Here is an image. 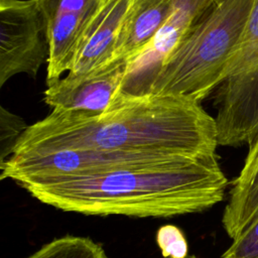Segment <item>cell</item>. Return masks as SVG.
Masks as SVG:
<instances>
[{"label":"cell","mask_w":258,"mask_h":258,"mask_svg":"<svg viewBox=\"0 0 258 258\" xmlns=\"http://www.w3.org/2000/svg\"><path fill=\"white\" fill-rule=\"evenodd\" d=\"M217 146L216 120L200 102L119 92L98 116L51 110L27 127L12 154L99 150L200 158L215 155Z\"/></svg>","instance_id":"obj_1"},{"label":"cell","mask_w":258,"mask_h":258,"mask_svg":"<svg viewBox=\"0 0 258 258\" xmlns=\"http://www.w3.org/2000/svg\"><path fill=\"white\" fill-rule=\"evenodd\" d=\"M228 179L217 154L19 184L42 204L88 216L171 218L222 202Z\"/></svg>","instance_id":"obj_2"},{"label":"cell","mask_w":258,"mask_h":258,"mask_svg":"<svg viewBox=\"0 0 258 258\" xmlns=\"http://www.w3.org/2000/svg\"><path fill=\"white\" fill-rule=\"evenodd\" d=\"M255 0H209L163 61L148 94L197 102L221 85Z\"/></svg>","instance_id":"obj_3"},{"label":"cell","mask_w":258,"mask_h":258,"mask_svg":"<svg viewBox=\"0 0 258 258\" xmlns=\"http://www.w3.org/2000/svg\"><path fill=\"white\" fill-rule=\"evenodd\" d=\"M217 106L218 145L249 144L258 131V0L228 60Z\"/></svg>","instance_id":"obj_4"},{"label":"cell","mask_w":258,"mask_h":258,"mask_svg":"<svg viewBox=\"0 0 258 258\" xmlns=\"http://www.w3.org/2000/svg\"><path fill=\"white\" fill-rule=\"evenodd\" d=\"M48 52L46 23L35 0L0 4V86L22 73L35 78Z\"/></svg>","instance_id":"obj_5"},{"label":"cell","mask_w":258,"mask_h":258,"mask_svg":"<svg viewBox=\"0 0 258 258\" xmlns=\"http://www.w3.org/2000/svg\"><path fill=\"white\" fill-rule=\"evenodd\" d=\"M129 61L116 58L88 73L59 79L43 92L53 111L98 116L105 113L123 87Z\"/></svg>","instance_id":"obj_6"},{"label":"cell","mask_w":258,"mask_h":258,"mask_svg":"<svg viewBox=\"0 0 258 258\" xmlns=\"http://www.w3.org/2000/svg\"><path fill=\"white\" fill-rule=\"evenodd\" d=\"M209 0H177L176 8L149 46L129 62L120 92L130 95L148 94L163 61L187 30L200 9Z\"/></svg>","instance_id":"obj_7"},{"label":"cell","mask_w":258,"mask_h":258,"mask_svg":"<svg viewBox=\"0 0 258 258\" xmlns=\"http://www.w3.org/2000/svg\"><path fill=\"white\" fill-rule=\"evenodd\" d=\"M133 1L104 0L81 40L69 74L88 73L113 60L122 25Z\"/></svg>","instance_id":"obj_8"},{"label":"cell","mask_w":258,"mask_h":258,"mask_svg":"<svg viewBox=\"0 0 258 258\" xmlns=\"http://www.w3.org/2000/svg\"><path fill=\"white\" fill-rule=\"evenodd\" d=\"M177 0H134L122 25L114 58L131 62L152 42L173 14Z\"/></svg>","instance_id":"obj_9"},{"label":"cell","mask_w":258,"mask_h":258,"mask_svg":"<svg viewBox=\"0 0 258 258\" xmlns=\"http://www.w3.org/2000/svg\"><path fill=\"white\" fill-rule=\"evenodd\" d=\"M229 194L222 224L234 240L258 221V131L249 143L244 165Z\"/></svg>","instance_id":"obj_10"},{"label":"cell","mask_w":258,"mask_h":258,"mask_svg":"<svg viewBox=\"0 0 258 258\" xmlns=\"http://www.w3.org/2000/svg\"><path fill=\"white\" fill-rule=\"evenodd\" d=\"M27 258H111L89 237L66 235L44 244Z\"/></svg>","instance_id":"obj_11"},{"label":"cell","mask_w":258,"mask_h":258,"mask_svg":"<svg viewBox=\"0 0 258 258\" xmlns=\"http://www.w3.org/2000/svg\"><path fill=\"white\" fill-rule=\"evenodd\" d=\"M27 127L28 125L20 116L3 106L0 107V164L12 154L17 141Z\"/></svg>","instance_id":"obj_12"},{"label":"cell","mask_w":258,"mask_h":258,"mask_svg":"<svg viewBox=\"0 0 258 258\" xmlns=\"http://www.w3.org/2000/svg\"><path fill=\"white\" fill-rule=\"evenodd\" d=\"M156 241L163 258H183L188 255L186 240L182 232L173 225L161 227L157 232Z\"/></svg>","instance_id":"obj_13"},{"label":"cell","mask_w":258,"mask_h":258,"mask_svg":"<svg viewBox=\"0 0 258 258\" xmlns=\"http://www.w3.org/2000/svg\"><path fill=\"white\" fill-rule=\"evenodd\" d=\"M44 18L62 12H88L101 7L104 0H35Z\"/></svg>","instance_id":"obj_14"},{"label":"cell","mask_w":258,"mask_h":258,"mask_svg":"<svg viewBox=\"0 0 258 258\" xmlns=\"http://www.w3.org/2000/svg\"><path fill=\"white\" fill-rule=\"evenodd\" d=\"M221 258H258V221L234 239Z\"/></svg>","instance_id":"obj_15"},{"label":"cell","mask_w":258,"mask_h":258,"mask_svg":"<svg viewBox=\"0 0 258 258\" xmlns=\"http://www.w3.org/2000/svg\"><path fill=\"white\" fill-rule=\"evenodd\" d=\"M165 258H172V257H165ZM183 258H199V257H197V256H195V255H186V256L183 257Z\"/></svg>","instance_id":"obj_16"},{"label":"cell","mask_w":258,"mask_h":258,"mask_svg":"<svg viewBox=\"0 0 258 258\" xmlns=\"http://www.w3.org/2000/svg\"><path fill=\"white\" fill-rule=\"evenodd\" d=\"M12 0H0V4H4V3H7V2H10Z\"/></svg>","instance_id":"obj_17"}]
</instances>
